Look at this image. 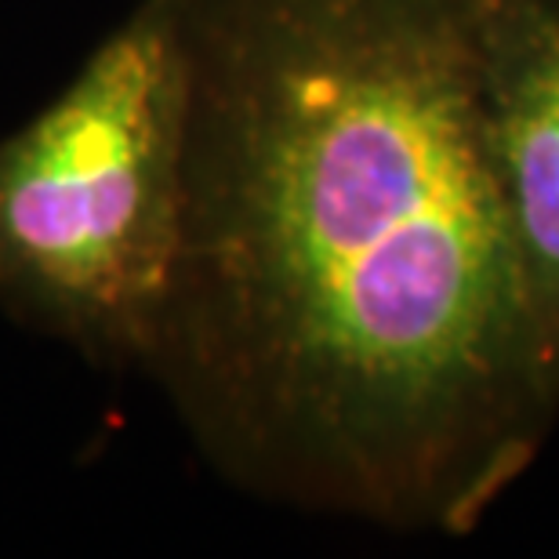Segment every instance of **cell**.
Segmentation results:
<instances>
[{
    "instance_id": "2",
    "label": "cell",
    "mask_w": 559,
    "mask_h": 559,
    "mask_svg": "<svg viewBox=\"0 0 559 559\" xmlns=\"http://www.w3.org/2000/svg\"><path fill=\"white\" fill-rule=\"evenodd\" d=\"M193 66L178 0H142L0 142V298L87 349L150 360L186 243Z\"/></svg>"
},
{
    "instance_id": "1",
    "label": "cell",
    "mask_w": 559,
    "mask_h": 559,
    "mask_svg": "<svg viewBox=\"0 0 559 559\" xmlns=\"http://www.w3.org/2000/svg\"><path fill=\"white\" fill-rule=\"evenodd\" d=\"M186 243L150 360L270 487L465 534L556 400L476 0H178Z\"/></svg>"
},
{
    "instance_id": "3",
    "label": "cell",
    "mask_w": 559,
    "mask_h": 559,
    "mask_svg": "<svg viewBox=\"0 0 559 559\" xmlns=\"http://www.w3.org/2000/svg\"><path fill=\"white\" fill-rule=\"evenodd\" d=\"M476 48L490 160L559 404V0H476Z\"/></svg>"
}]
</instances>
